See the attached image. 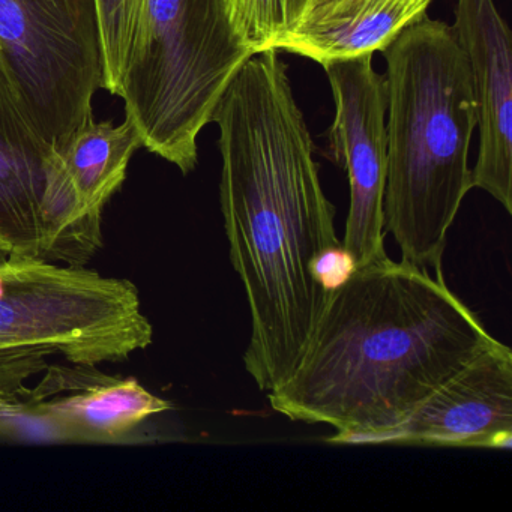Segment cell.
<instances>
[{
  "mask_svg": "<svg viewBox=\"0 0 512 512\" xmlns=\"http://www.w3.org/2000/svg\"><path fill=\"white\" fill-rule=\"evenodd\" d=\"M380 52L388 98L385 232L401 260L436 269L473 188L469 151L478 122L469 64L451 26L428 14Z\"/></svg>",
  "mask_w": 512,
  "mask_h": 512,
  "instance_id": "3957f363",
  "label": "cell"
},
{
  "mask_svg": "<svg viewBox=\"0 0 512 512\" xmlns=\"http://www.w3.org/2000/svg\"><path fill=\"white\" fill-rule=\"evenodd\" d=\"M50 152L0 53V242L14 256L68 265L47 191Z\"/></svg>",
  "mask_w": 512,
  "mask_h": 512,
  "instance_id": "ba28073f",
  "label": "cell"
},
{
  "mask_svg": "<svg viewBox=\"0 0 512 512\" xmlns=\"http://www.w3.org/2000/svg\"><path fill=\"white\" fill-rule=\"evenodd\" d=\"M0 53L50 149L64 148L104 85L95 0H0Z\"/></svg>",
  "mask_w": 512,
  "mask_h": 512,
  "instance_id": "8992f818",
  "label": "cell"
},
{
  "mask_svg": "<svg viewBox=\"0 0 512 512\" xmlns=\"http://www.w3.org/2000/svg\"><path fill=\"white\" fill-rule=\"evenodd\" d=\"M455 40L469 64L479 151L473 188L512 214V37L494 0H457Z\"/></svg>",
  "mask_w": 512,
  "mask_h": 512,
  "instance_id": "9c48e42d",
  "label": "cell"
},
{
  "mask_svg": "<svg viewBox=\"0 0 512 512\" xmlns=\"http://www.w3.org/2000/svg\"><path fill=\"white\" fill-rule=\"evenodd\" d=\"M211 122L220 130V205L251 319L245 370L260 391L290 379L328 302L311 275L341 244L314 142L278 50L242 64Z\"/></svg>",
  "mask_w": 512,
  "mask_h": 512,
  "instance_id": "6da1fadb",
  "label": "cell"
},
{
  "mask_svg": "<svg viewBox=\"0 0 512 512\" xmlns=\"http://www.w3.org/2000/svg\"><path fill=\"white\" fill-rule=\"evenodd\" d=\"M137 148L142 143L128 119L113 125L92 118L64 148L52 152L83 211L101 221L107 203L127 179L128 164Z\"/></svg>",
  "mask_w": 512,
  "mask_h": 512,
  "instance_id": "4fadbf2b",
  "label": "cell"
},
{
  "mask_svg": "<svg viewBox=\"0 0 512 512\" xmlns=\"http://www.w3.org/2000/svg\"><path fill=\"white\" fill-rule=\"evenodd\" d=\"M152 340L154 326L130 280L37 257L11 256L0 265V358L44 353L98 367Z\"/></svg>",
  "mask_w": 512,
  "mask_h": 512,
  "instance_id": "5b68a950",
  "label": "cell"
},
{
  "mask_svg": "<svg viewBox=\"0 0 512 512\" xmlns=\"http://www.w3.org/2000/svg\"><path fill=\"white\" fill-rule=\"evenodd\" d=\"M251 53L220 0H146L121 98L142 148L184 175L199 161L200 133Z\"/></svg>",
  "mask_w": 512,
  "mask_h": 512,
  "instance_id": "277c9868",
  "label": "cell"
},
{
  "mask_svg": "<svg viewBox=\"0 0 512 512\" xmlns=\"http://www.w3.org/2000/svg\"><path fill=\"white\" fill-rule=\"evenodd\" d=\"M104 58V85L121 97L125 76L139 43L146 0H95Z\"/></svg>",
  "mask_w": 512,
  "mask_h": 512,
  "instance_id": "2e32d148",
  "label": "cell"
},
{
  "mask_svg": "<svg viewBox=\"0 0 512 512\" xmlns=\"http://www.w3.org/2000/svg\"><path fill=\"white\" fill-rule=\"evenodd\" d=\"M52 356L0 358V440L28 443H64L56 425L40 409L49 400L41 383L29 385V379L44 374Z\"/></svg>",
  "mask_w": 512,
  "mask_h": 512,
  "instance_id": "5bb4252c",
  "label": "cell"
},
{
  "mask_svg": "<svg viewBox=\"0 0 512 512\" xmlns=\"http://www.w3.org/2000/svg\"><path fill=\"white\" fill-rule=\"evenodd\" d=\"M365 52L319 64L325 70L335 103L328 131L329 152L349 176L350 208L343 247L359 268L388 257L385 251V200L388 175L385 77Z\"/></svg>",
  "mask_w": 512,
  "mask_h": 512,
  "instance_id": "52a82bcc",
  "label": "cell"
},
{
  "mask_svg": "<svg viewBox=\"0 0 512 512\" xmlns=\"http://www.w3.org/2000/svg\"><path fill=\"white\" fill-rule=\"evenodd\" d=\"M379 443L490 448L512 446V352L494 341Z\"/></svg>",
  "mask_w": 512,
  "mask_h": 512,
  "instance_id": "30bf717a",
  "label": "cell"
},
{
  "mask_svg": "<svg viewBox=\"0 0 512 512\" xmlns=\"http://www.w3.org/2000/svg\"><path fill=\"white\" fill-rule=\"evenodd\" d=\"M11 256H14V254L11 253L10 248H8L7 245L2 244V242H0V265H2V263L7 262V260L10 259Z\"/></svg>",
  "mask_w": 512,
  "mask_h": 512,
  "instance_id": "ac0fdd59",
  "label": "cell"
},
{
  "mask_svg": "<svg viewBox=\"0 0 512 512\" xmlns=\"http://www.w3.org/2000/svg\"><path fill=\"white\" fill-rule=\"evenodd\" d=\"M496 338L446 284L442 266L377 260L331 293L301 364L268 392L290 421L334 443H379Z\"/></svg>",
  "mask_w": 512,
  "mask_h": 512,
  "instance_id": "7a4b0ae2",
  "label": "cell"
},
{
  "mask_svg": "<svg viewBox=\"0 0 512 512\" xmlns=\"http://www.w3.org/2000/svg\"><path fill=\"white\" fill-rule=\"evenodd\" d=\"M434 0H314L307 19L278 52L322 64L328 59L380 52L401 29L427 16Z\"/></svg>",
  "mask_w": 512,
  "mask_h": 512,
  "instance_id": "8fae6325",
  "label": "cell"
},
{
  "mask_svg": "<svg viewBox=\"0 0 512 512\" xmlns=\"http://www.w3.org/2000/svg\"><path fill=\"white\" fill-rule=\"evenodd\" d=\"M172 407L134 377L104 373L86 388L56 395L40 404L64 443H113L137 425Z\"/></svg>",
  "mask_w": 512,
  "mask_h": 512,
  "instance_id": "7c38bea8",
  "label": "cell"
},
{
  "mask_svg": "<svg viewBox=\"0 0 512 512\" xmlns=\"http://www.w3.org/2000/svg\"><path fill=\"white\" fill-rule=\"evenodd\" d=\"M314 0H220L239 43L251 53L275 47L304 23Z\"/></svg>",
  "mask_w": 512,
  "mask_h": 512,
  "instance_id": "9a60e30c",
  "label": "cell"
},
{
  "mask_svg": "<svg viewBox=\"0 0 512 512\" xmlns=\"http://www.w3.org/2000/svg\"><path fill=\"white\" fill-rule=\"evenodd\" d=\"M356 271L355 257L343 247V242L325 248L311 263L313 280L328 295L343 287Z\"/></svg>",
  "mask_w": 512,
  "mask_h": 512,
  "instance_id": "e0dca14e",
  "label": "cell"
}]
</instances>
